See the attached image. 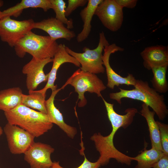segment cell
<instances>
[{
    "label": "cell",
    "instance_id": "cell-20",
    "mask_svg": "<svg viewBox=\"0 0 168 168\" xmlns=\"http://www.w3.org/2000/svg\"><path fill=\"white\" fill-rule=\"evenodd\" d=\"M140 114L145 119L147 123L152 148L162 152L160 142L159 130L156 121L154 119L155 112L153 111H151L149 107L143 103Z\"/></svg>",
    "mask_w": 168,
    "mask_h": 168
},
{
    "label": "cell",
    "instance_id": "cell-9",
    "mask_svg": "<svg viewBox=\"0 0 168 168\" xmlns=\"http://www.w3.org/2000/svg\"><path fill=\"white\" fill-rule=\"evenodd\" d=\"M10 152L13 154H24L35 142V137L19 126L8 123L3 129Z\"/></svg>",
    "mask_w": 168,
    "mask_h": 168
},
{
    "label": "cell",
    "instance_id": "cell-17",
    "mask_svg": "<svg viewBox=\"0 0 168 168\" xmlns=\"http://www.w3.org/2000/svg\"><path fill=\"white\" fill-rule=\"evenodd\" d=\"M102 99L106 108L108 119L111 125V131L115 133L120 128L125 129L131 124L134 117L138 112L137 109L127 108L124 111L126 113L125 114L120 115L115 111L113 104L108 102L103 97Z\"/></svg>",
    "mask_w": 168,
    "mask_h": 168
},
{
    "label": "cell",
    "instance_id": "cell-34",
    "mask_svg": "<svg viewBox=\"0 0 168 168\" xmlns=\"http://www.w3.org/2000/svg\"></svg>",
    "mask_w": 168,
    "mask_h": 168
},
{
    "label": "cell",
    "instance_id": "cell-15",
    "mask_svg": "<svg viewBox=\"0 0 168 168\" xmlns=\"http://www.w3.org/2000/svg\"><path fill=\"white\" fill-rule=\"evenodd\" d=\"M144 67L148 70L168 66V47L163 45L148 46L140 53Z\"/></svg>",
    "mask_w": 168,
    "mask_h": 168
},
{
    "label": "cell",
    "instance_id": "cell-14",
    "mask_svg": "<svg viewBox=\"0 0 168 168\" xmlns=\"http://www.w3.org/2000/svg\"><path fill=\"white\" fill-rule=\"evenodd\" d=\"M33 29H40L46 32L52 40L63 39L70 41L76 36L74 32L65 27L61 22L55 17L44 19L35 22Z\"/></svg>",
    "mask_w": 168,
    "mask_h": 168
},
{
    "label": "cell",
    "instance_id": "cell-28",
    "mask_svg": "<svg viewBox=\"0 0 168 168\" xmlns=\"http://www.w3.org/2000/svg\"><path fill=\"white\" fill-rule=\"evenodd\" d=\"M99 162L97 161L94 162L89 161L84 155V159L83 163L76 168H99L100 166ZM51 168H64L59 164V161L53 162Z\"/></svg>",
    "mask_w": 168,
    "mask_h": 168
},
{
    "label": "cell",
    "instance_id": "cell-27",
    "mask_svg": "<svg viewBox=\"0 0 168 168\" xmlns=\"http://www.w3.org/2000/svg\"><path fill=\"white\" fill-rule=\"evenodd\" d=\"M88 0H68V4L65 9L66 17L69 16L77 8L83 7L87 4Z\"/></svg>",
    "mask_w": 168,
    "mask_h": 168
},
{
    "label": "cell",
    "instance_id": "cell-11",
    "mask_svg": "<svg viewBox=\"0 0 168 168\" xmlns=\"http://www.w3.org/2000/svg\"><path fill=\"white\" fill-rule=\"evenodd\" d=\"M54 151L49 145L34 142L24 153V159L30 168H51V155Z\"/></svg>",
    "mask_w": 168,
    "mask_h": 168
},
{
    "label": "cell",
    "instance_id": "cell-21",
    "mask_svg": "<svg viewBox=\"0 0 168 168\" xmlns=\"http://www.w3.org/2000/svg\"><path fill=\"white\" fill-rule=\"evenodd\" d=\"M23 93L19 87L5 89L0 91V110L9 111L21 104Z\"/></svg>",
    "mask_w": 168,
    "mask_h": 168
},
{
    "label": "cell",
    "instance_id": "cell-2",
    "mask_svg": "<svg viewBox=\"0 0 168 168\" xmlns=\"http://www.w3.org/2000/svg\"><path fill=\"white\" fill-rule=\"evenodd\" d=\"M10 124L17 126L35 138H38L51 130L53 126L46 114L37 111L21 104L4 112Z\"/></svg>",
    "mask_w": 168,
    "mask_h": 168
},
{
    "label": "cell",
    "instance_id": "cell-26",
    "mask_svg": "<svg viewBox=\"0 0 168 168\" xmlns=\"http://www.w3.org/2000/svg\"><path fill=\"white\" fill-rule=\"evenodd\" d=\"M159 130L160 142L162 152L168 155V125L159 121H156Z\"/></svg>",
    "mask_w": 168,
    "mask_h": 168
},
{
    "label": "cell",
    "instance_id": "cell-5",
    "mask_svg": "<svg viewBox=\"0 0 168 168\" xmlns=\"http://www.w3.org/2000/svg\"><path fill=\"white\" fill-rule=\"evenodd\" d=\"M69 84L74 87L75 92L78 94V98L80 100L78 104L79 107H83L87 103V100L84 96L85 92L95 93L98 97L102 98L101 92L106 88L96 74L82 71L80 68L73 73L61 89Z\"/></svg>",
    "mask_w": 168,
    "mask_h": 168
},
{
    "label": "cell",
    "instance_id": "cell-1",
    "mask_svg": "<svg viewBox=\"0 0 168 168\" xmlns=\"http://www.w3.org/2000/svg\"><path fill=\"white\" fill-rule=\"evenodd\" d=\"M134 87L133 89L130 90L119 88V92L110 93V98L120 104L123 98L141 101L153 109L160 120H163L168 114L164 96L160 95L151 87L147 81L137 79Z\"/></svg>",
    "mask_w": 168,
    "mask_h": 168
},
{
    "label": "cell",
    "instance_id": "cell-23",
    "mask_svg": "<svg viewBox=\"0 0 168 168\" xmlns=\"http://www.w3.org/2000/svg\"><path fill=\"white\" fill-rule=\"evenodd\" d=\"M29 95H22L21 104L32 109L46 114L45 97L38 90L29 91Z\"/></svg>",
    "mask_w": 168,
    "mask_h": 168
},
{
    "label": "cell",
    "instance_id": "cell-8",
    "mask_svg": "<svg viewBox=\"0 0 168 168\" xmlns=\"http://www.w3.org/2000/svg\"><path fill=\"white\" fill-rule=\"evenodd\" d=\"M94 15L98 17L105 27L111 31H118L122 26L123 8L115 0H102L97 7Z\"/></svg>",
    "mask_w": 168,
    "mask_h": 168
},
{
    "label": "cell",
    "instance_id": "cell-24",
    "mask_svg": "<svg viewBox=\"0 0 168 168\" xmlns=\"http://www.w3.org/2000/svg\"><path fill=\"white\" fill-rule=\"evenodd\" d=\"M168 66L154 68L152 70L153 77L151 82L153 88L157 92L165 93L168 91V83L166 78Z\"/></svg>",
    "mask_w": 168,
    "mask_h": 168
},
{
    "label": "cell",
    "instance_id": "cell-22",
    "mask_svg": "<svg viewBox=\"0 0 168 168\" xmlns=\"http://www.w3.org/2000/svg\"><path fill=\"white\" fill-rule=\"evenodd\" d=\"M145 147L140 152V153L135 157L133 160L136 161L137 163L135 168H151L154 164L163 156L164 153L160 150L152 148L147 149V144L146 142Z\"/></svg>",
    "mask_w": 168,
    "mask_h": 168
},
{
    "label": "cell",
    "instance_id": "cell-6",
    "mask_svg": "<svg viewBox=\"0 0 168 168\" xmlns=\"http://www.w3.org/2000/svg\"><path fill=\"white\" fill-rule=\"evenodd\" d=\"M33 19L17 21L10 16L0 19V38L11 47H14L18 42L33 29Z\"/></svg>",
    "mask_w": 168,
    "mask_h": 168
},
{
    "label": "cell",
    "instance_id": "cell-18",
    "mask_svg": "<svg viewBox=\"0 0 168 168\" xmlns=\"http://www.w3.org/2000/svg\"><path fill=\"white\" fill-rule=\"evenodd\" d=\"M29 8H40L45 12L51 9L50 0H22L15 5L0 12V19L6 16H19L23 10Z\"/></svg>",
    "mask_w": 168,
    "mask_h": 168
},
{
    "label": "cell",
    "instance_id": "cell-3",
    "mask_svg": "<svg viewBox=\"0 0 168 168\" xmlns=\"http://www.w3.org/2000/svg\"><path fill=\"white\" fill-rule=\"evenodd\" d=\"M58 44L49 36L35 34L31 31L20 39L14 46L16 54L23 58L27 53L40 59L53 58Z\"/></svg>",
    "mask_w": 168,
    "mask_h": 168
},
{
    "label": "cell",
    "instance_id": "cell-32",
    "mask_svg": "<svg viewBox=\"0 0 168 168\" xmlns=\"http://www.w3.org/2000/svg\"><path fill=\"white\" fill-rule=\"evenodd\" d=\"M3 130L2 128L0 126V137L2 134Z\"/></svg>",
    "mask_w": 168,
    "mask_h": 168
},
{
    "label": "cell",
    "instance_id": "cell-10",
    "mask_svg": "<svg viewBox=\"0 0 168 168\" xmlns=\"http://www.w3.org/2000/svg\"><path fill=\"white\" fill-rule=\"evenodd\" d=\"M124 49L113 43L107 45L103 49L104 51L102 57L103 65L105 67L107 78L106 86L111 89H113L115 86H119L121 85H126L128 86H134L136 79L133 74L128 73L125 77L116 72L112 69L110 63V55L117 51H123Z\"/></svg>",
    "mask_w": 168,
    "mask_h": 168
},
{
    "label": "cell",
    "instance_id": "cell-33",
    "mask_svg": "<svg viewBox=\"0 0 168 168\" xmlns=\"http://www.w3.org/2000/svg\"><path fill=\"white\" fill-rule=\"evenodd\" d=\"M0 168H1L0 167Z\"/></svg>",
    "mask_w": 168,
    "mask_h": 168
},
{
    "label": "cell",
    "instance_id": "cell-31",
    "mask_svg": "<svg viewBox=\"0 0 168 168\" xmlns=\"http://www.w3.org/2000/svg\"><path fill=\"white\" fill-rule=\"evenodd\" d=\"M4 4V2L3 0H0V8Z\"/></svg>",
    "mask_w": 168,
    "mask_h": 168
},
{
    "label": "cell",
    "instance_id": "cell-25",
    "mask_svg": "<svg viewBox=\"0 0 168 168\" xmlns=\"http://www.w3.org/2000/svg\"><path fill=\"white\" fill-rule=\"evenodd\" d=\"M51 9L54 11L55 18L63 24L67 26V27L70 29L73 28L72 19H68L65 15L66 3L63 0H50Z\"/></svg>",
    "mask_w": 168,
    "mask_h": 168
},
{
    "label": "cell",
    "instance_id": "cell-16",
    "mask_svg": "<svg viewBox=\"0 0 168 168\" xmlns=\"http://www.w3.org/2000/svg\"><path fill=\"white\" fill-rule=\"evenodd\" d=\"M61 89L60 88L52 91L50 97L45 100L46 114L53 124L57 125L69 137L73 139L77 133L76 128L65 123L62 114L56 107L54 103L55 97Z\"/></svg>",
    "mask_w": 168,
    "mask_h": 168
},
{
    "label": "cell",
    "instance_id": "cell-29",
    "mask_svg": "<svg viewBox=\"0 0 168 168\" xmlns=\"http://www.w3.org/2000/svg\"><path fill=\"white\" fill-rule=\"evenodd\" d=\"M117 3L123 8L126 7L132 9L137 5V0H115Z\"/></svg>",
    "mask_w": 168,
    "mask_h": 168
},
{
    "label": "cell",
    "instance_id": "cell-7",
    "mask_svg": "<svg viewBox=\"0 0 168 168\" xmlns=\"http://www.w3.org/2000/svg\"><path fill=\"white\" fill-rule=\"evenodd\" d=\"M90 139L94 142L96 149L99 153L100 156L97 161L101 166L107 164L111 159L128 166L133 161V157L122 153L115 148L113 140L103 136L100 133L94 134Z\"/></svg>",
    "mask_w": 168,
    "mask_h": 168
},
{
    "label": "cell",
    "instance_id": "cell-13",
    "mask_svg": "<svg viewBox=\"0 0 168 168\" xmlns=\"http://www.w3.org/2000/svg\"><path fill=\"white\" fill-rule=\"evenodd\" d=\"M53 62L52 68L48 73L49 77L46 84L43 89L38 90L45 96L48 89H50L53 91L57 89V86L54 85V82L57 78L58 70L62 64L69 63L77 67H80L81 65L74 58L68 53L66 49L65 45L62 44H58V49L53 58Z\"/></svg>",
    "mask_w": 168,
    "mask_h": 168
},
{
    "label": "cell",
    "instance_id": "cell-12",
    "mask_svg": "<svg viewBox=\"0 0 168 168\" xmlns=\"http://www.w3.org/2000/svg\"><path fill=\"white\" fill-rule=\"evenodd\" d=\"M53 61V58L40 59L32 57L24 66L22 72L26 75V85L28 91L35 90L40 83L47 81L49 75L44 73V68Z\"/></svg>",
    "mask_w": 168,
    "mask_h": 168
},
{
    "label": "cell",
    "instance_id": "cell-19",
    "mask_svg": "<svg viewBox=\"0 0 168 168\" xmlns=\"http://www.w3.org/2000/svg\"><path fill=\"white\" fill-rule=\"evenodd\" d=\"M102 0H88L87 6L80 13L83 22V29L77 37V42H83L89 36L91 30V21L96 9Z\"/></svg>",
    "mask_w": 168,
    "mask_h": 168
},
{
    "label": "cell",
    "instance_id": "cell-30",
    "mask_svg": "<svg viewBox=\"0 0 168 168\" xmlns=\"http://www.w3.org/2000/svg\"><path fill=\"white\" fill-rule=\"evenodd\" d=\"M153 168H168V155L165 154L153 165Z\"/></svg>",
    "mask_w": 168,
    "mask_h": 168
},
{
    "label": "cell",
    "instance_id": "cell-4",
    "mask_svg": "<svg viewBox=\"0 0 168 168\" xmlns=\"http://www.w3.org/2000/svg\"><path fill=\"white\" fill-rule=\"evenodd\" d=\"M99 42L96 48L91 49L85 47L83 53L75 52L65 46L67 52L74 58L80 63L81 70L83 71L96 74L104 73L105 69L102 61V52L105 47L110 44L105 34L102 31L99 34Z\"/></svg>",
    "mask_w": 168,
    "mask_h": 168
}]
</instances>
